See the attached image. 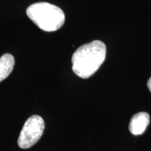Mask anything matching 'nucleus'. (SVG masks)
Here are the masks:
<instances>
[{
    "label": "nucleus",
    "mask_w": 151,
    "mask_h": 151,
    "mask_svg": "<svg viewBox=\"0 0 151 151\" xmlns=\"http://www.w3.org/2000/svg\"><path fill=\"white\" fill-rule=\"evenodd\" d=\"M106 54L105 44L100 41H93L83 45L72 55L73 71L80 78H90L104 62Z\"/></svg>",
    "instance_id": "1"
},
{
    "label": "nucleus",
    "mask_w": 151,
    "mask_h": 151,
    "mask_svg": "<svg viewBox=\"0 0 151 151\" xmlns=\"http://www.w3.org/2000/svg\"><path fill=\"white\" fill-rule=\"evenodd\" d=\"M26 14L38 27L45 32L57 31L65 21L63 11L57 6L47 2L30 5L26 10Z\"/></svg>",
    "instance_id": "2"
},
{
    "label": "nucleus",
    "mask_w": 151,
    "mask_h": 151,
    "mask_svg": "<svg viewBox=\"0 0 151 151\" xmlns=\"http://www.w3.org/2000/svg\"><path fill=\"white\" fill-rule=\"evenodd\" d=\"M44 129L45 122L41 116L35 115L29 117L19 136L18 146L23 149L33 146L42 137Z\"/></svg>",
    "instance_id": "3"
},
{
    "label": "nucleus",
    "mask_w": 151,
    "mask_h": 151,
    "mask_svg": "<svg viewBox=\"0 0 151 151\" xmlns=\"http://www.w3.org/2000/svg\"><path fill=\"white\" fill-rule=\"evenodd\" d=\"M150 122V116L146 112H140L134 115L130 120L129 129L132 134L141 135L146 131Z\"/></svg>",
    "instance_id": "4"
},
{
    "label": "nucleus",
    "mask_w": 151,
    "mask_h": 151,
    "mask_svg": "<svg viewBox=\"0 0 151 151\" xmlns=\"http://www.w3.org/2000/svg\"><path fill=\"white\" fill-rule=\"evenodd\" d=\"M15 60L12 55L6 53L0 58V82L11 74L14 69Z\"/></svg>",
    "instance_id": "5"
},
{
    "label": "nucleus",
    "mask_w": 151,
    "mask_h": 151,
    "mask_svg": "<svg viewBox=\"0 0 151 151\" xmlns=\"http://www.w3.org/2000/svg\"><path fill=\"white\" fill-rule=\"evenodd\" d=\"M147 86H148L149 90L151 92V77L150 78V79L148 81V83H147Z\"/></svg>",
    "instance_id": "6"
}]
</instances>
